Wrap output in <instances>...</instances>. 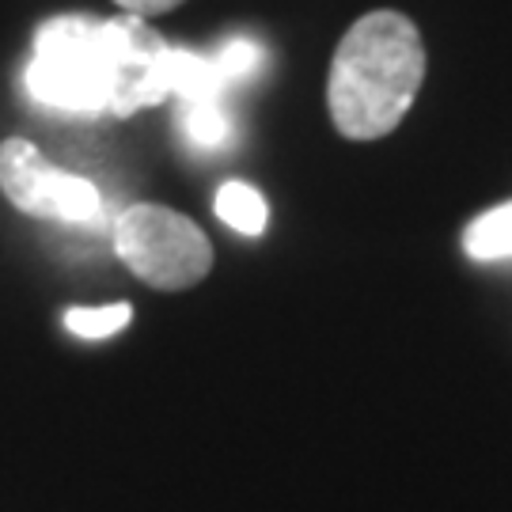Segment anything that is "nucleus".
I'll return each instance as SVG.
<instances>
[{"mask_svg": "<svg viewBox=\"0 0 512 512\" xmlns=\"http://www.w3.org/2000/svg\"><path fill=\"white\" fill-rule=\"evenodd\" d=\"M425 84V42L414 19L376 8L349 27L330 57L327 110L349 141H380L399 129Z\"/></svg>", "mask_w": 512, "mask_h": 512, "instance_id": "nucleus-2", "label": "nucleus"}, {"mask_svg": "<svg viewBox=\"0 0 512 512\" xmlns=\"http://www.w3.org/2000/svg\"><path fill=\"white\" fill-rule=\"evenodd\" d=\"M209 61H213V69H217V76L224 80V88H228V84H236V80H251V76L262 69L266 54L258 50L255 42H247V38H232V42H224Z\"/></svg>", "mask_w": 512, "mask_h": 512, "instance_id": "nucleus-9", "label": "nucleus"}, {"mask_svg": "<svg viewBox=\"0 0 512 512\" xmlns=\"http://www.w3.org/2000/svg\"><path fill=\"white\" fill-rule=\"evenodd\" d=\"M114 251L152 289H194L213 270V243L190 217L167 205H129L114 220Z\"/></svg>", "mask_w": 512, "mask_h": 512, "instance_id": "nucleus-3", "label": "nucleus"}, {"mask_svg": "<svg viewBox=\"0 0 512 512\" xmlns=\"http://www.w3.org/2000/svg\"><path fill=\"white\" fill-rule=\"evenodd\" d=\"M171 46L141 16H54L35 31L23 88L38 107L129 118L171 99Z\"/></svg>", "mask_w": 512, "mask_h": 512, "instance_id": "nucleus-1", "label": "nucleus"}, {"mask_svg": "<svg viewBox=\"0 0 512 512\" xmlns=\"http://www.w3.org/2000/svg\"><path fill=\"white\" fill-rule=\"evenodd\" d=\"M133 308L129 304H103V308H69L65 311V327L73 330L76 338H110L118 330L129 327Z\"/></svg>", "mask_w": 512, "mask_h": 512, "instance_id": "nucleus-8", "label": "nucleus"}, {"mask_svg": "<svg viewBox=\"0 0 512 512\" xmlns=\"http://www.w3.org/2000/svg\"><path fill=\"white\" fill-rule=\"evenodd\" d=\"M0 190L19 213L54 224H95L103 213L92 179L54 167L27 137L0 145Z\"/></svg>", "mask_w": 512, "mask_h": 512, "instance_id": "nucleus-4", "label": "nucleus"}, {"mask_svg": "<svg viewBox=\"0 0 512 512\" xmlns=\"http://www.w3.org/2000/svg\"><path fill=\"white\" fill-rule=\"evenodd\" d=\"M463 251L475 262H494V258L512 255V202L497 205L490 213L471 220V228L463 232Z\"/></svg>", "mask_w": 512, "mask_h": 512, "instance_id": "nucleus-6", "label": "nucleus"}, {"mask_svg": "<svg viewBox=\"0 0 512 512\" xmlns=\"http://www.w3.org/2000/svg\"><path fill=\"white\" fill-rule=\"evenodd\" d=\"M179 129H183L186 145L198 152H220L232 141V118L224 110V95L209 99H186L179 110Z\"/></svg>", "mask_w": 512, "mask_h": 512, "instance_id": "nucleus-5", "label": "nucleus"}, {"mask_svg": "<svg viewBox=\"0 0 512 512\" xmlns=\"http://www.w3.org/2000/svg\"><path fill=\"white\" fill-rule=\"evenodd\" d=\"M122 12H129V16H164V12H171V8H179L183 0H114Z\"/></svg>", "mask_w": 512, "mask_h": 512, "instance_id": "nucleus-10", "label": "nucleus"}, {"mask_svg": "<svg viewBox=\"0 0 512 512\" xmlns=\"http://www.w3.org/2000/svg\"><path fill=\"white\" fill-rule=\"evenodd\" d=\"M213 205H217V217L224 220L228 228L243 232V236H258V232L266 228V220H270L266 198L247 183H224L217 190V202Z\"/></svg>", "mask_w": 512, "mask_h": 512, "instance_id": "nucleus-7", "label": "nucleus"}]
</instances>
